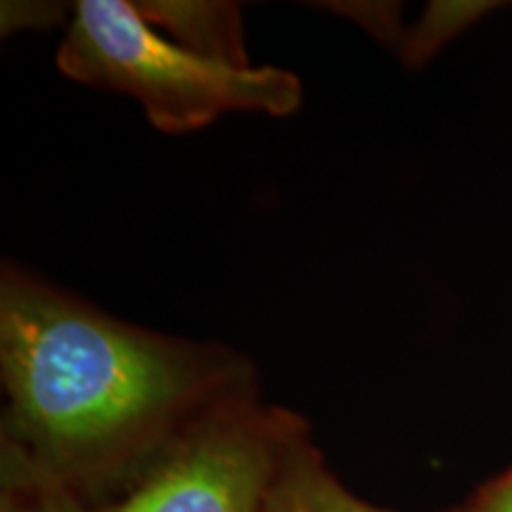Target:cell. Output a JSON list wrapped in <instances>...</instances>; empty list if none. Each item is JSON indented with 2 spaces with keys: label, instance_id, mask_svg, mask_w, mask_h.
Instances as JSON below:
<instances>
[{
  "label": "cell",
  "instance_id": "3",
  "mask_svg": "<svg viewBox=\"0 0 512 512\" xmlns=\"http://www.w3.org/2000/svg\"><path fill=\"white\" fill-rule=\"evenodd\" d=\"M304 427L245 399L219 408L164 448L91 512H268Z\"/></svg>",
  "mask_w": 512,
  "mask_h": 512
},
{
  "label": "cell",
  "instance_id": "6",
  "mask_svg": "<svg viewBox=\"0 0 512 512\" xmlns=\"http://www.w3.org/2000/svg\"><path fill=\"white\" fill-rule=\"evenodd\" d=\"M3 512H91L93 505L72 486L38 470L27 458L5 448Z\"/></svg>",
  "mask_w": 512,
  "mask_h": 512
},
{
  "label": "cell",
  "instance_id": "1",
  "mask_svg": "<svg viewBox=\"0 0 512 512\" xmlns=\"http://www.w3.org/2000/svg\"><path fill=\"white\" fill-rule=\"evenodd\" d=\"M0 377L5 448L81 498L121 491L192 425L256 396L238 351L138 328L8 264Z\"/></svg>",
  "mask_w": 512,
  "mask_h": 512
},
{
  "label": "cell",
  "instance_id": "7",
  "mask_svg": "<svg viewBox=\"0 0 512 512\" xmlns=\"http://www.w3.org/2000/svg\"><path fill=\"white\" fill-rule=\"evenodd\" d=\"M494 3H432L422 12L420 22L413 31H408L401 41V53L406 64L420 67L437 53L441 46H446L453 36L484 17Z\"/></svg>",
  "mask_w": 512,
  "mask_h": 512
},
{
  "label": "cell",
  "instance_id": "5",
  "mask_svg": "<svg viewBox=\"0 0 512 512\" xmlns=\"http://www.w3.org/2000/svg\"><path fill=\"white\" fill-rule=\"evenodd\" d=\"M268 512H389L351 494L306 444L285 465Z\"/></svg>",
  "mask_w": 512,
  "mask_h": 512
},
{
  "label": "cell",
  "instance_id": "4",
  "mask_svg": "<svg viewBox=\"0 0 512 512\" xmlns=\"http://www.w3.org/2000/svg\"><path fill=\"white\" fill-rule=\"evenodd\" d=\"M152 27L211 60L249 67L240 10L230 3H136Z\"/></svg>",
  "mask_w": 512,
  "mask_h": 512
},
{
  "label": "cell",
  "instance_id": "2",
  "mask_svg": "<svg viewBox=\"0 0 512 512\" xmlns=\"http://www.w3.org/2000/svg\"><path fill=\"white\" fill-rule=\"evenodd\" d=\"M57 67L72 81L131 95L164 133L200 131L230 112L287 117L302 105L292 72L195 53L152 27L131 0L76 3Z\"/></svg>",
  "mask_w": 512,
  "mask_h": 512
},
{
  "label": "cell",
  "instance_id": "8",
  "mask_svg": "<svg viewBox=\"0 0 512 512\" xmlns=\"http://www.w3.org/2000/svg\"><path fill=\"white\" fill-rule=\"evenodd\" d=\"M463 512H512V470L486 484Z\"/></svg>",
  "mask_w": 512,
  "mask_h": 512
}]
</instances>
